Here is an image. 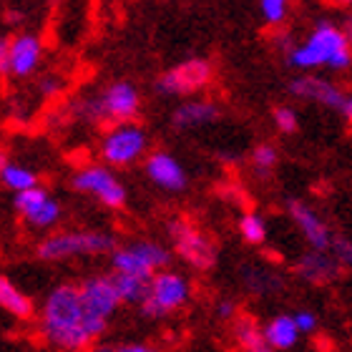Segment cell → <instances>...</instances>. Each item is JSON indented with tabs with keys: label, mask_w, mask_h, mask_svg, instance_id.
I'll list each match as a JSON object with an SVG mask.
<instances>
[{
	"label": "cell",
	"mask_w": 352,
	"mask_h": 352,
	"mask_svg": "<svg viewBox=\"0 0 352 352\" xmlns=\"http://www.w3.org/2000/svg\"><path fill=\"white\" fill-rule=\"evenodd\" d=\"M212 81V63L204 58H189L159 76L156 91L164 96H186Z\"/></svg>",
	"instance_id": "obj_10"
},
{
	"label": "cell",
	"mask_w": 352,
	"mask_h": 352,
	"mask_svg": "<svg viewBox=\"0 0 352 352\" xmlns=\"http://www.w3.org/2000/svg\"><path fill=\"white\" fill-rule=\"evenodd\" d=\"M219 315L221 317H232V315H234V305H232V302H221V305H219Z\"/></svg>",
	"instance_id": "obj_35"
},
{
	"label": "cell",
	"mask_w": 352,
	"mask_h": 352,
	"mask_svg": "<svg viewBox=\"0 0 352 352\" xmlns=\"http://www.w3.org/2000/svg\"><path fill=\"white\" fill-rule=\"evenodd\" d=\"M274 124H277L279 131L294 133L300 129V118H297V111L289 109V106H277L274 109Z\"/></svg>",
	"instance_id": "obj_28"
},
{
	"label": "cell",
	"mask_w": 352,
	"mask_h": 352,
	"mask_svg": "<svg viewBox=\"0 0 352 352\" xmlns=\"http://www.w3.org/2000/svg\"><path fill=\"white\" fill-rule=\"evenodd\" d=\"M116 352H156L151 345H141V342H136V345H124V347H118Z\"/></svg>",
	"instance_id": "obj_32"
},
{
	"label": "cell",
	"mask_w": 352,
	"mask_h": 352,
	"mask_svg": "<svg viewBox=\"0 0 352 352\" xmlns=\"http://www.w3.org/2000/svg\"><path fill=\"white\" fill-rule=\"evenodd\" d=\"M289 214H292L294 224L300 227L302 236L307 239V244L312 247V252H327L330 250L332 234L327 224L322 221V217L307 204V201H300V199H292L289 201Z\"/></svg>",
	"instance_id": "obj_14"
},
{
	"label": "cell",
	"mask_w": 352,
	"mask_h": 352,
	"mask_svg": "<svg viewBox=\"0 0 352 352\" xmlns=\"http://www.w3.org/2000/svg\"><path fill=\"white\" fill-rule=\"evenodd\" d=\"M292 322L294 327H297V332H315L317 330V317L315 312H309V309H302V312H297V315H292Z\"/></svg>",
	"instance_id": "obj_30"
},
{
	"label": "cell",
	"mask_w": 352,
	"mask_h": 352,
	"mask_svg": "<svg viewBox=\"0 0 352 352\" xmlns=\"http://www.w3.org/2000/svg\"><path fill=\"white\" fill-rule=\"evenodd\" d=\"M330 257L335 259V262L340 264V267H350L352 262V244L350 239H345V236H332L330 242Z\"/></svg>",
	"instance_id": "obj_29"
},
{
	"label": "cell",
	"mask_w": 352,
	"mask_h": 352,
	"mask_svg": "<svg viewBox=\"0 0 352 352\" xmlns=\"http://www.w3.org/2000/svg\"><path fill=\"white\" fill-rule=\"evenodd\" d=\"M146 174L151 182H156L166 191H184L189 184V176L184 166L166 151H156L146 159Z\"/></svg>",
	"instance_id": "obj_15"
},
{
	"label": "cell",
	"mask_w": 352,
	"mask_h": 352,
	"mask_svg": "<svg viewBox=\"0 0 352 352\" xmlns=\"http://www.w3.org/2000/svg\"><path fill=\"white\" fill-rule=\"evenodd\" d=\"M111 279L118 292V300L129 305H144L148 294V279L129 277V274H111Z\"/></svg>",
	"instance_id": "obj_21"
},
{
	"label": "cell",
	"mask_w": 352,
	"mask_h": 352,
	"mask_svg": "<svg viewBox=\"0 0 352 352\" xmlns=\"http://www.w3.org/2000/svg\"><path fill=\"white\" fill-rule=\"evenodd\" d=\"M171 252L159 242H133L129 247H118L111 254V264L116 274L151 279L159 270L169 267Z\"/></svg>",
	"instance_id": "obj_4"
},
{
	"label": "cell",
	"mask_w": 352,
	"mask_h": 352,
	"mask_svg": "<svg viewBox=\"0 0 352 352\" xmlns=\"http://www.w3.org/2000/svg\"><path fill=\"white\" fill-rule=\"evenodd\" d=\"M60 83L56 81V78H48V81H43V94H58Z\"/></svg>",
	"instance_id": "obj_34"
},
{
	"label": "cell",
	"mask_w": 352,
	"mask_h": 352,
	"mask_svg": "<svg viewBox=\"0 0 352 352\" xmlns=\"http://www.w3.org/2000/svg\"><path fill=\"white\" fill-rule=\"evenodd\" d=\"M74 189L76 191H86V194H94L103 206L109 209H121L126 204V186L118 182L113 171L101 166V164H91V166H83L78 174L74 176Z\"/></svg>",
	"instance_id": "obj_9"
},
{
	"label": "cell",
	"mask_w": 352,
	"mask_h": 352,
	"mask_svg": "<svg viewBox=\"0 0 352 352\" xmlns=\"http://www.w3.org/2000/svg\"><path fill=\"white\" fill-rule=\"evenodd\" d=\"M0 76H8V38L0 36Z\"/></svg>",
	"instance_id": "obj_31"
},
{
	"label": "cell",
	"mask_w": 352,
	"mask_h": 352,
	"mask_svg": "<svg viewBox=\"0 0 352 352\" xmlns=\"http://www.w3.org/2000/svg\"><path fill=\"white\" fill-rule=\"evenodd\" d=\"M78 294H81V305L83 312H86L88 322L94 327L96 338H101L106 332V324H109V317L121 307V300H118V292L113 287V279L111 277H88L81 287H78Z\"/></svg>",
	"instance_id": "obj_7"
},
{
	"label": "cell",
	"mask_w": 352,
	"mask_h": 352,
	"mask_svg": "<svg viewBox=\"0 0 352 352\" xmlns=\"http://www.w3.org/2000/svg\"><path fill=\"white\" fill-rule=\"evenodd\" d=\"M0 182L6 184L8 189H13L15 194H21V191L38 186V176H36V171H30L28 166L8 162L6 166H3V171H0Z\"/></svg>",
	"instance_id": "obj_22"
},
{
	"label": "cell",
	"mask_w": 352,
	"mask_h": 352,
	"mask_svg": "<svg viewBox=\"0 0 352 352\" xmlns=\"http://www.w3.org/2000/svg\"><path fill=\"white\" fill-rule=\"evenodd\" d=\"M340 267L335 259L327 254V252H309L297 262V272L302 277L315 282V285H324V282H332V279L340 274Z\"/></svg>",
	"instance_id": "obj_16"
},
{
	"label": "cell",
	"mask_w": 352,
	"mask_h": 352,
	"mask_svg": "<svg viewBox=\"0 0 352 352\" xmlns=\"http://www.w3.org/2000/svg\"><path fill=\"white\" fill-rule=\"evenodd\" d=\"M191 297L189 282L176 272H156L148 279V294L141 312L146 317H166L176 309H182Z\"/></svg>",
	"instance_id": "obj_5"
},
{
	"label": "cell",
	"mask_w": 352,
	"mask_h": 352,
	"mask_svg": "<svg viewBox=\"0 0 352 352\" xmlns=\"http://www.w3.org/2000/svg\"><path fill=\"white\" fill-rule=\"evenodd\" d=\"M0 307L6 309V312H10L13 317H18V320H30L33 312H36L33 300H30L28 294H23L21 289H18L8 277H3V274H0Z\"/></svg>",
	"instance_id": "obj_19"
},
{
	"label": "cell",
	"mask_w": 352,
	"mask_h": 352,
	"mask_svg": "<svg viewBox=\"0 0 352 352\" xmlns=\"http://www.w3.org/2000/svg\"><path fill=\"white\" fill-rule=\"evenodd\" d=\"M262 338H264V342L272 347V352L274 350H289V347L297 345L300 332H297V327H294L292 315H279V317H274V320H270V322L264 324Z\"/></svg>",
	"instance_id": "obj_18"
},
{
	"label": "cell",
	"mask_w": 352,
	"mask_h": 352,
	"mask_svg": "<svg viewBox=\"0 0 352 352\" xmlns=\"http://www.w3.org/2000/svg\"><path fill=\"white\" fill-rule=\"evenodd\" d=\"M289 63L300 71L327 66L330 71H345L352 63L350 36L330 21H320L305 43L289 51Z\"/></svg>",
	"instance_id": "obj_2"
},
{
	"label": "cell",
	"mask_w": 352,
	"mask_h": 352,
	"mask_svg": "<svg viewBox=\"0 0 352 352\" xmlns=\"http://www.w3.org/2000/svg\"><path fill=\"white\" fill-rule=\"evenodd\" d=\"M43 56V41L36 33H21L8 41V74L25 78L38 68Z\"/></svg>",
	"instance_id": "obj_13"
},
{
	"label": "cell",
	"mask_w": 352,
	"mask_h": 352,
	"mask_svg": "<svg viewBox=\"0 0 352 352\" xmlns=\"http://www.w3.org/2000/svg\"><path fill=\"white\" fill-rule=\"evenodd\" d=\"M60 214H63L60 204L56 201V199L48 197L45 201H41L33 212L25 214V221H28V224H33V227H38V229H51L60 221Z\"/></svg>",
	"instance_id": "obj_23"
},
{
	"label": "cell",
	"mask_w": 352,
	"mask_h": 352,
	"mask_svg": "<svg viewBox=\"0 0 352 352\" xmlns=\"http://www.w3.org/2000/svg\"><path fill=\"white\" fill-rule=\"evenodd\" d=\"M96 101H98L101 116L111 118V121H116V124H131L133 118L139 116V106H141L139 91L129 81L111 83Z\"/></svg>",
	"instance_id": "obj_12"
},
{
	"label": "cell",
	"mask_w": 352,
	"mask_h": 352,
	"mask_svg": "<svg viewBox=\"0 0 352 352\" xmlns=\"http://www.w3.org/2000/svg\"><path fill=\"white\" fill-rule=\"evenodd\" d=\"M41 332L53 347L66 352H83L98 340L83 312L78 287L58 285L51 289L41 309Z\"/></svg>",
	"instance_id": "obj_1"
},
{
	"label": "cell",
	"mask_w": 352,
	"mask_h": 352,
	"mask_svg": "<svg viewBox=\"0 0 352 352\" xmlns=\"http://www.w3.org/2000/svg\"><path fill=\"white\" fill-rule=\"evenodd\" d=\"M94 352H116V347H109V345H101V347H96Z\"/></svg>",
	"instance_id": "obj_36"
},
{
	"label": "cell",
	"mask_w": 352,
	"mask_h": 352,
	"mask_svg": "<svg viewBox=\"0 0 352 352\" xmlns=\"http://www.w3.org/2000/svg\"><path fill=\"white\" fill-rule=\"evenodd\" d=\"M297 98H305V101H315V103H322L327 109H335L340 111L342 116L350 121L352 116V98L338 86V83L327 81L322 76H300V78H294L292 86H289Z\"/></svg>",
	"instance_id": "obj_11"
},
{
	"label": "cell",
	"mask_w": 352,
	"mask_h": 352,
	"mask_svg": "<svg viewBox=\"0 0 352 352\" xmlns=\"http://www.w3.org/2000/svg\"><path fill=\"white\" fill-rule=\"evenodd\" d=\"M48 199V191L43 189V186H33V189H25V191H21V194H15V209L25 217L28 212H33L41 201H45Z\"/></svg>",
	"instance_id": "obj_25"
},
{
	"label": "cell",
	"mask_w": 352,
	"mask_h": 352,
	"mask_svg": "<svg viewBox=\"0 0 352 352\" xmlns=\"http://www.w3.org/2000/svg\"><path fill=\"white\" fill-rule=\"evenodd\" d=\"M232 330H234V340L242 352H272V347L262 338V327L252 317H236Z\"/></svg>",
	"instance_id": "obj_20"
},
{
	"label": "cell",
	"mask_w": 352,
	"mask_h": 352,
	"mask_svg": "<svg viewBox=\"0 0 352 352\" xmlns=\"http://www.w3.org/2000/svg\"><path fill=\"white\" fill-rule=\"evenodd\" d=\"M219 116L217 103L212 101H186L174 111V126L176 129H197V126L212 124Z\"/></svg>",
	"instance_id": "obj_17"
},
{
	"label": "cell",
	"mask_w": 352,
	"mask_h": 352,
	"mask_svg": "<svg viewBox=\"0 0 352 352\" xmlns=\"http://www.w3.org/2000/svg\"><path fill=\"white\" fill-rule=\"evenodd\" d=\"M3 18H6V23L15 25V23H21L23 18H25V15H23L21 10H6V15H3Z\"/></svg>",
	"instance_id": "obj_33"
},
{
	"label": "cell",
	"mask_w": 352,
	"mask_h": 352,
	"mask_svg": "<svg viewBox=\"0 0 352 352\" xmlns=\"http://www.w3.org/2000/svg\"><path fill=\"white\" fill-rule=\"evenodd\" d=\"M116 250V239L101 232H60L45 236L38 247V257L45 262H60L68 257H86Z\"/></svg>",
	"instance_id": "obj_3"
},
{
	"label": "cell",
	"mask_w": 352,
	"mask_h": 352,
	"mask_svg": "<svg viewBox=\"0 0 352 352\" xmlns=\"http://www.w3.org/2000/svg\"><path fill=\"white\" fill-rule=\"evenodd\" d=\"M277 148L272 146V144H259L254 151H252V164L257 166L259 171H272L277 166Z\"/></svg>",
	"instance_id": "obj_27"
},
{
	"label": "cell",
	"mask_w": 352,
	"mask_h": 352,
	"mask_svg": "<svg viewBox=\"0 0 352 352\" xmlns=\"http://www.w3.org/2000/svg\"><path fill=\"white\" fill-rule=\"evenodd\" d=\"M259 13H262L264 23H270V25H279V23L287 21V15H289V6H287L285 0H262V3H259Z\"/></svg>",
	"instance_id": "obj_26"
},
{
	"label": "cell",
	"mask_w": 352,
	"mask_h": 352,
	"mask_svg": "<svg viewBox=\"0 0 352 352\" xmlns=\"http://www.w3.org/2000/svg\"><path fill=\"white\" fill-rule=\"evenodd\" d=\"M148 136L139 124H116L101 141V159L109 166H131L146 154Z\"/></svg>",
	"instance_id": "obj_6"
},
{
	"label": "cell",
	"mask_w": 352,
	"mask_h": 352,
	"mask_svg": "<svg viewBox=\"0 0 352 352\" xmlns=\"http://www.w3.org/2000/svg\"><path fill=\"white\" fill-rule=\"evenodd\" d=\"M239 234L247 244H262L267 239V221L257 212H247L239 219Z\"/></svg>",
	"instance_id": "obj_24"
},
{
	"label": "cell",
	"mask_w": 352,
	"mask_h": 352,
	"mask_svg": "<svg viewBox=\"0 0 352 352\" xmlns=\"http://www.w3.org/2000/svg\"><path fill=\"white\" fill-rule=\"evenodd\" d=\"M169 234L184 262H189L194 270H212L217 262V247L201 229L186 219H174L169 224Z\"/></svg>",
	"instance_id": "obj_8"
},
{
	"label": "cell",
	"mask_w": 352,
	"mask_h": 352,
	"mask_svg": "<svg viewBox=\"0 0 352 352\" xmlns=\"http://www.w3.org/2000/svg\"><path fill=\"white\" fill-rule=\"evenodd\" d=\"M6 164H8L6 154H3V151H0V171H3V166H6Z\"/></svg>",
	"instance_id": "obj_37"
}]
</instances>
